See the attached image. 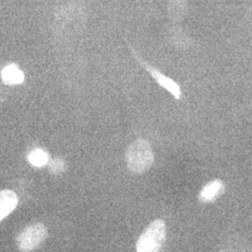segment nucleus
Wrapping results in <instances>:
<instances>
[{
	"mask_svg": "<svg viewBox=\"0 0 252 252\" xmlns=\"http://www.w3.org/2000/svg\"><path fill=\"white\" fill-rule=\"evenodd\" d=\"M128 170L134 174L148 171L154 162V155L151 144L145 139H137L128 146L126 153Z\"/></svg>",
	"mask_w": 252,
	"mask_h": 252,
	"instance_id": "1",
	"label": "nucleus"
},
{
	"mask_svg": "<svg viewBox=\"0 0 252 252\" xmlns=\"http://www.w3.org/2000/svg\"><path fill=\"white\" fill-rule=\"evenodd\" d=\"M166 237V224L162 220L151 222L138 237L136 252H160Z\"/></svg>",
	"mask_w": 252,
	"mask_h": 252,
	"instance_id": "2",
	"label": "nucleus"
},
{
	"mask_svg": "<svg viewBox=\"0 0 252 252\" xmlns=\"http://www.w3.org/2000/svg\"><path fill=\"white\" fill-rule=\"evenodd\" d=\"M48 237L45 224L36 222L26 227L16 237V245L21 252H32L43 243Z\"/></svg>",
	"mask_w": 252,
	"mask_h": 252,
	"instance_id": "3",
	"label": "nucleus"
},
{
	"mask_svg": "<svg viewBox=\"0 0 252 252\" xmlns=\"http://www.w3.org/2000/svg\"><path fill=\"white\" fill-rule=\"evenodd\" d=\"M134 54H135L136 59L138 60V62L141 63V64L146 68V70L149 71V73L153 76V79L156 81V82L160 86H162V88H164V89L168 91L176 99L180 100L182 97V92L180 90V86L176 83V81H173L170 78L166 77L165 75H163L162 73L160 72L158 69L154 68L153 66L150 65L149 63L144 62L139 57V55L135 53V51H134Z\"/></svg>",
	"mask_w": 252,
	"mask_h": 252,
	"instance_id": "4",
	"label": "nucleus"
},
{
	"mask_svg": "<svg viewBox=\"0 0 252 252\" xmlns=\"http://www.w3.org/2000/svg\"><path fill=\"white\" fill-rule=\"evenodd\" d=\"M18 196L11 189L0 190V221L17 207Z\"/></svg>",
	"mask_w": 252,
	"mask_h": 252,
	"instance_id": "5",
	"label": "nucleus"
},
{
	"mask_svg": "<svg viewBox=\"0 0 252 252\" xmlns=\"http://www.w3.org/2000/svg\"><path fill=\"white\" fill-rule=\"evenodd\" d=\"M224 190V184L221 180H214L208 182L202 189L199 199L204 203H209L218 198Z\"/></svg>",
	"mask_w": 252,
	"mask_h": 252,
	"instance_id": "6",
	"label": "nucleus"
},
{
	"mask_svg": "<svg viewBox=\"0 0 252 252\" xmlns=\"http://www.w3.org/2000/svg\"><path fill=\"white\" fill-rule=\"evenodd\" d=\"M1 77L3 82L8 85L19 84L25 80L24 73L20 70L16 64H9L4 67L1 73Z\"/></svg>",
	"mask_w": 252,
	"mask_h": 252,
	"instance_id": "7",
	"label": "nucleus"
},
{
	"mask_svg": "<svg viewBox=\"0 0 252 252\" xmlns=\"http://www.w3.org/2000/svg\"><path fill=\"white\" fill-rule=\"evenodd\" d=\"M28 160L34 166L40 167L48 162V155L42 150H35L30 153L28 156Z\"/></svg>",
	"mask_w": 252,
	"mask_h": 252,
	"instance_id": "8",
	"label": "nucleus"
},
{
	"mask_svg": "<svg viewBox=\"0 0 252 252\" xmlns=\"http://www.w3.org/2000/svg\"><path fill=\"white\" fill-rule=\"evenodd\" d=\"M186 9V0H169V10L173 17H181Z\"/></svg>",
	"mask_w": 252,
	"mask_h": 252,
	"instance_id": "9",
	"label": "nucleus"
},
{
	"mask_svg": "<svg viewBox=\"0 0 252 252\" xmlns=\"http://www.w3.org/2000/svg\"><path fill=\"white\" fill-rule=\"evenodd\" d=\"M50 168H51V171L54 172V174H59L64 170L65 163L62 160L55 159L53 162V164L50 165Z\"/></svg>",
	"mask_w": 252,
	"mask_h": 252,
	"instance_id": "10",
	"label": "nucleus"
},
{
	"mask_svg": "<svg viewBox=\"0 0 252 252\" xmlns=\"http://www.w3.org/2000/svg\"><path fill=\"white\" fill-rule=\"evenodd\" d=\"M220 252H235L234 251H232V250H223V251H220Z\"/></svg>",
	"mask_w": 252,
	"mask_h": 252,
	"instance_id": "11",
	"label": "nucleus"
}]
</instances>
